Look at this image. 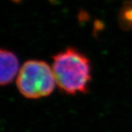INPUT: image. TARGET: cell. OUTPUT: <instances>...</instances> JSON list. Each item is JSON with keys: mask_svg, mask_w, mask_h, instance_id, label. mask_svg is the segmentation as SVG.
I'll return each mask as SVG.
<instances>
[{"mask_svg": "<svg viewBox=\"0 0 132 132\" xmlns=\"http://www.w3.org/2000/svg\"><path fill=\"white\" fill-rule=\"evenodd\" d=\"M53 72L56 84L69 95L85 93L91 80L89 60L80 52L68 48L53 56Z\"/></svg>", "mask_w": 132, "mask_h": 132, "instance_id": "obj_1", "label": "cell"}, {"mask_svg": "<svg viewBox=\"0 0 132 132\" xmlns=\"http://www.w3.org/2000/svg\"><path fill=\"white\" fill-rule=\"evenodd\" d=\"M16 84L20 93L26 98L39 99L50 96L56 82L53 69L46 62L30 60L22 64Z\"/></svg>", "mask_w": 132, "mask_h": 132, "instance_id": "obj_2", "label": "cell"}, {"mask_svg": "<svg viewBox=\"0 0 132 132\" xmlns=\"http://www.w3.org/2000/svg\"><path fill=\"white\" fill-rule=\"evenodd\" d=\"M17 56L7 50L0 49V86L11 84L18 74Z\"/></svg>", "mask_w": 132, "mask_h": 132, "instance_id": "obj_3", "label": "cell"}, {"mask_svg": "<svg viewBox=\"0 0 132 132\" xmlns=\"http://www.w3.org/2000/svg\"><path fill=\"white\" fill-rule=\"evenodd\" d=\"M121 21L122 26H132V5L129 4L124 7L121 14Z\"/></svg>", "mask_w": 132, "mask_h": 132, "instance_id": "obj_4", "label": "cell"}]
</instances>
